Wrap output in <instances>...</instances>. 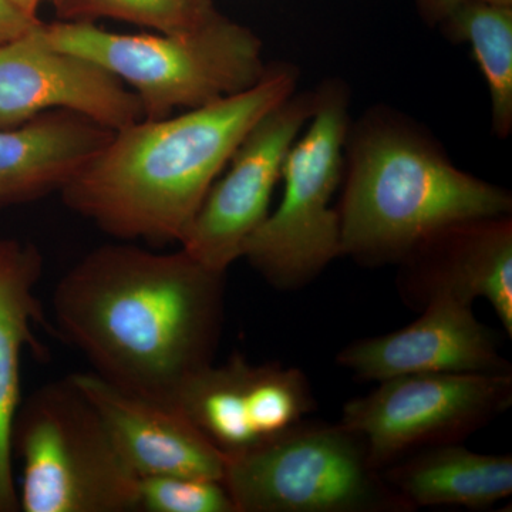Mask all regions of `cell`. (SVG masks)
<instances>
[{
  "label": "cell",
  "mask_w": 512,
  "mask_h": 512,
  "mask_svg": "<svg viewBox=\"0 0 512 512\" xmlns=\"http://www.w3.org/2000/svg\"><path fill=\"white\" fill-rule=\"evenodd\" d=\"M225 272L183 249H94L53 292V318L93 373L128 392L175 404L214 363L224 326Z\"/></svg>",
  "instance_id": "6da1fadb"
},
{
  "label": "cell",
  "mask_w": 512,
  "mask_h": 512,
  "mask_svg": "<svg viewBox=\"0 0 512 512\" xmlns=\"http://www.w3.org/2000/svg\"><path fill=\"white\" fill-rule=\"evenodd\" d=\"M420 312L406 328L355 340L336 362L369 382L426 373L512 372L493 330L476 318L471 303L439 298Z\"/></svg>",
  "instance_id": "4fadbf2b"
},
{
  "label": "cell",
  "mask_w": 512,
  "mask_h": 512,
  "mask_svg": "<svg viewBox=\"0 0 512 512\" xmlns=\"http://www.w3.org/2000/svg\"><path fill=\"white\" fill-rule=\"evenodd\" d=\"M25 512H138V477L73 376L20 403L12 430Z\"/></svg>",
  "instance_id": "5b68a950"
},
{
  "label": "cell",
  "mask_w": 512,
  "mask_h": 512,
  "mask_svg": "<svg viewBox=\"0 0 512 512\" xmlns=\"http://www.w3.org/2000/svg\"><path fill=\"white\" fill-rule=\"evenodd\" d=\"M19 9H22L30 18H36L37 9L45 0H12Z\"/></svg>",
  "instance_id": "603a6c76"
},
{
  "label": "cell",
  "mask_w": 512,
  "mask_h": 512,
  "mask_svg": "<svg viewBox=\"0 0 512 512\" xmlns=\"http://www.w3.org/2000/svg\"><path fill=\"white\" fill-rule=\"evenodd\" d=\"M47 45L104 67L137 94L146 119L244 92L265 76L262 43L251 30L215 15L198 29L121 35L90 22L40 23Z\"/></svg>",
  "instance_id": "277c9868"
},
{
  "label": "cell",
  "mask_w": 512,
  "mask_h": 512,
  "mask_svg": "<svg viewBox=\"0 0 512 512\" xmlns=\"http://www.w3.org/2000/svg\"><path fill=\"white\" fill-rule=\"evenodd\" d=\"M113 134L64 110L47 111L20 126L0 127V207L62 190Z\"/></svg>",
  "instance_id": "9a60e30c"
},
{
  "label": "cell",
  "mask_w": 512,
  "mask_h": 512,
  "mask_svg": "<svg viewBox=\"0 0 512 512\" xmlns=\"http://www.w3.org/2000/svg\"><path fill=\"white\" fill-rule=\"evenodd\" d=\"M414 511L421 507L487 510L512 493L510 454H481L463 443L421 448L382 470Z\"/></svg>",
  "instance_id": "e0dca14e"
},
{
  "label": "cell",
  "mask_w": 512,
  "mask_h": 512,
  "mask_svg": "<svg viewBox=\"0 0 512 512\" xmlns=\"http://www.w3.org/2000/svg\"><path fill=\"white\" fill-rule=\"evenodd\" d=\"M70 22L84 18H114L156 29L185 33L217 15L211 0H56Z\"/></svg>",
  "instance_id": "d6986e66"
},
{
  "label": "cell",
  "mask_w": 512,
  "mask_h": 512,
  "mask_svg": "<svg viewBox=\"0 0 512 512\" xmlns=\"http://www.w3.org/2000/svg\"><path fill=\"white\" fill-rule=\"evenodd\" d=\"M470 2L512 6V0H414L419 16L427 26H440L454 10Z\"/></svg>",
  "instance_id": "7402d4cb"
},
{
  "label": "cell",
  "mask_w": 512,
  "mask_h": 512,
  "mask_svg": "<svg viewBox=\"0 0 512 512\" xmlns=\"http://www.w3.org/2000/svg\"><path fill=\"white\" fill-rule=\"evenodd\" d=\"M315 93L312 119L282 168L281 202L242 252V258L281 291L311 284L342 256L339 214L332 200L342 183L343 148L352 120L349 86L330 79L320 83Z\"/></svg>",
  "instance_id": "52a82bcc"
},
{
  "label": "cell",
  "mask_w": 512,
  "mask_h": 512,
  "mask_svg": "<svg viewBox=\"0 0 512 512\" xmlns=\"http://www.w3.org/2000/svg\"><path fill=\"white\" fill-rule=\"evenodd\" d=\"M315 90L295 92L265 114L215 181L180 247L212 271L225 272L269 214L286 156L312 119Z\"/></svg>",
  "instance_id": "9c48e42d"
},
{
  "label": "cell",
  "mask_w": 512,
  "mask_h": 512,
  "mask_svg": "<svg viewBox=\"0 0 512 512\" xmlns=\"http://www.w3.org/2000/svg\"><path fill=\"white\" fill-rule=\"evenodd\" d=\"M403 303L421 311L439 298H484L512 336L511 214L470 218L437 229L399 262Z\"/></svg>",
  "instance_id": "7c38bea8"
},
{
  "label": "cell",
  "mask_w": 512,
  "mask_h": 512,
  "mask_svg": "<svg viewBox=\"0 0 512 512\" xmlns=\"http://www.w3.org/2000/svg\"><path fill=\"white\" fill-rule=\"evenodd\" d=\"M37 25V18H30L12 0H0V46L28 35Z\"/></svg>",
  "instance_id": "44dd1931"
},
{
  "label": "cell",
  "mask_w": 512,
  "mask_h": 512,
  "mask_svg": "<svg viewBox=\"0 0 512 512\" xmlns=\"http://www.w3.org/2000/svg\"><path fill=\"white\" fill-rule=\"evenodd\" d=\"M175 404L225 457L271 440L316 409L311 383L301 369L252 365L239 355L191 376Z\"/></svg>",
  "instance_id": "30bf717a"
},
{
  "label": "cell",
  "mask_w": 512,
  "mask_h": 512,
  "mask_svg": "<svg viewBox=\"0 0 512 512\" xmlns=\"http://www.w3.org/2000/svg\"><path fill=\"white\" fill-rule=\"evenodd\" d=\"M42 256L33 245L0 239V512L20 510L13 476L12 430L20 406V359L36 349L33 326L42 319L35 289Z\"/></svg>",
  "instance_id": "2e32d148"
},
{
  "label": "cell",
  "mask_w": 512,
  "mask_h": 512,
  "mask_svg": "<svg viewBox=\"0 0 512 512\" xmlns=\"http://www.w3.org/2000/svg\"><path fill=\"white\" fill-rule=\"evenodd\" d=\"M448 40L473 50L491 99L494 134L512 131V6L487 2L464 3L440 23Z\"/></svg>",
  "instance_id": "ac0fdd59"
},
{
  "label": "cell",
  "mask_w": 512,
  "mask_h": 512,
  "mask_svg": "<svg viewBox=\"0 0 512 512\" xmlns=\"http://www.w3.org/2000/svg\"><path fill=\"white\" fill-rule=\"evenodd\" d=\"M37 25L0 46V127L28 123L47 111H72L111 131L146 119L137 94L82 56L47 45Z\"/></svg>",
  "instance_id": "8fae6325"
},
{
  "label": "cell",
  "mask_w": 512,
  "mask_h": 512,
  "mask_svg": "<svg viewBox=\"0 0 512 512\" xmlns=\"http://www.w3.org/2000/svg\"><path fill=\"white\" fill-rule=\"evenodd\" d=\"M512 404V372L426 373L382 380L343 406L383 470L421 448L463 443Z\"/></svg>",
  "instance_id": "ba28073f"
},
{
  "label": "cell",
  "mask_w": 512,
  "mask_h": 512,
  "mask_svg": "<svg viewBox=\"0 0 512 512\" xmlns=\"http://www.w3.org/2000/svg\"><path fill=\"white\" fill-rule=\"evenodd\" d=\"M138 512H237L224 483L208 478H138Z\"/></svg>",
  "instance_id": "ffe728a7"
},
{
  "label": "cell",
  "mask_w": 512,
  "mask_h": 512,
  "mask_svg": "<svg viewBox=\"0 0 512 512\" xmlns=\"http://www.w3.org/2000/svg\"><path fill=\"white\" fill-rule=\"evenodd\" d=\"M225 488L237 512H413L343 423L299 421L227 457Z\"/></svg>",
  "instance_id": "8992f818"
},
{
  "label": "cell",
  "mask_w": 512,
  "mask_h": 512,
  "mask_svg": "<svg viewBox=\"0 0 512 512\" xmlns=\"http://www.w3.org/2000/svg\"><path fill=\"white\" fill-rule=\"evenodd\" d=\"M114 446L138 478L183 476L224 481L227 457L177 406L128 392L96 373H76Z\"/></svg>",
  "instance_id": "5bb4252c"
},
{
  "label": "cell",
  "mask_w": 512,
  "mask_h": 512,
  "mask_svg": "<svg viewBox=\"0 0 512 512\" xmlns=\"http://www.w3.org/2000/svg\"><path fill=\"white\" fill-rule=\"evenodd\" d=\"M340 251L356 264H399L437 229L511 214V192L461 170L419 121L376 104L350 120L343 148Z\"/></svg>",
  "instance_id": "3957f363"
},
{
  "label": "cell",
  "mask_w": 512,
  "mask_h": 512,
  "mask_svg": "<svg viewBox=\"0 0 512 512\" xmlns=\"http://www.w3.org/2000/svg\"><path fill=\"white\" fill-rule=\"evenodd\" d=\"M298 79L292 64H271L244 92L114 131L60 190L64 204L111 237L180 244L239 144Z\"/></svg>",
  "instance_id": "7a4b0ae2"
}]
</instances>
